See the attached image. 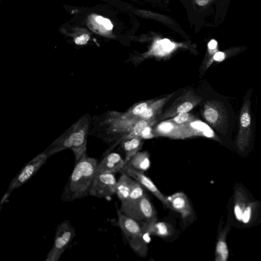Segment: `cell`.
Segmentation results:
<instances>
[{
    "label": "cell",
    "mask_w": 261,
    "mask_h": 261,
    "mask_svg": "<svg viewBox=\"0 0 261 261\" xmlns=\"http://www.w3.org/2000/svg\"><path fill=\"white\" fill-rule=\"evenodd\" d=\"M91 116L86 113L56 139L44 151L50 156L67 149L73 153L75 162L87 154V137L89 135Z\"/></svg>",
    "instance_id": "cell-1"
},
{
    "label": "cell",
    "mask_w": 261,
    "mask_h": 261,
    "mask_svg": "<svg viewBox=\"0 0 261 261\" xmlns=\"http://www.w3.org/2000/svg\"><path fill=\"white\" fill-rule=\"evenodd\" d=\"M97 161L87 154L75 162L73 171L61 194V199L71 202L89 195L96 174Z\"/></svg>",
    "instance_id": "cell-2"
},
{
    "label": "cell",
    "mask_w": 261,
    "mask_h": 261,
    "mask_svg": "<svg viewBox=\"0 0 261 261\" xmlns=\"http://www.w3.org/2000/svg\"><path fill=\"white\" fill-rule=\"evenodd\" d=\"M118 223L130 247L142 256L147 253L148 247L144 239L146 234L139 222L117 210Z\"/></svg>",
    "instance_id": "cell-3"
},
{
    "label": "cell",
    "mask_w": 261,
    "mask_h": 261,
    "mask_svg": "<svg viewBox=\"0 0 261 261\" xmlns=\"http://www.w3.org/2000/svg\"><path fill=\"white\" fill-rule=\"evenodd\" d=\"M49 158L42 151L27 163L10 182L8 189L2 198L1 205L4 203L14 190L19 188L30 179L45 163Z\"/></svg>",
    "instance_id": "cell-4"
},
{
    "label": "cell",
    "mask_w": 261,
    "mask_h": 261,
    "mask_svg": "<svg viewBox=\"0 0 261 261\" xmlns=\"http://www.w3.org/2000/svg\"><path fill=\"white\" fill-rule=\"evenodd\" d=\"M75 230L70 223L64 220L57 227L54 242L45 261H58L75 237Z\"/></svg>",
    "instance_id": "cell-5"
},
{
    "label": "cell",
    "mask_w": 261,
    "mask_h": 261,
    "mask_svg": "<svg viewBox=\"0 0 261 261\" xmlns=\"http://www.w3.org/2000/svg\"><path fill=\"white\" fill-rule=\"evenodd\" d=\"M202 115L213 128L221 133L226 132L228 117L223 103L216 100L207 101L204 105Z\"/></svg>",
    "instance_id": "cell-6"
},
{
    "label": "cell",
    "mask_w": 261,
    "mask_h": 261,
    "mask_svg": "<svg viewBox=\"0 0 261 261\" xmlns=\"http://www.w3.org/2000/svg\"><path fill=\"white\" fill-rule=\"evenodd\" d=\"M250 97V94H246L240 113L239 129L237 136L236 144L240 151L244 150L249 144L251 136Z\"/></svg>",
    "instance_id": "cell-7"
},
{
    "label": "cell",
    "mask_w": 261,
    "mask_h": 261,
    "mask_svg": "<svg viewBox=\"0 0 261 261\" xmlns=\"http://www.w3.org/2000/svg\"><path fill=\"white\" fill-rule=\"evenodd\" d=\"M202 98L196 95L192 90L184 92L160 116L159 119L163 120L172 118L181 113L189 112L200 103Z\"/></svg>",
    "instance_id": "cell-8"
},
{
    "label": "cell",
    "mask_w": 261,
    "mask_h": 261,
    "mask_svg": "<svg viewBox=\"0 0 261 261\" xmlns=\"http://www.w3.org/2000/svg\"><path fill=\"white\" fill-rule=\"evenodd\" d=\"M117 180L114 173H96L89 195L97 198H108L116 193Z\"/></svg>",
    "instance_id": "cell-9"
},
{
    "label": "cell",
    "mask_w": 261,
    "mask_h": 261,
    "mask_svg": "<svg viewBox=\"0 0 261 261\" xmlns=\"http://www.w3.org/2000/svg\"><path fill=\"white\" fill-rule=\"evenodd\" d=\"M122 213L143 224L157 220L155 210L147 195Z\"/></svg>",
    "instance_id": "cell-10"
},
{
    "label": "cell",
    "mask_w": 261,
    "mask_h": 261,
    "mask_svg": "<svg viewBox=\"0 0 261 261\" xmlns=\"http://www.w3.org/2000/svg\"><path fill=\"white\" fill-rule=\"evenodd\" d=\"M122 172L127 173L145 189L153 194L165 206L171 209L166 197L162 194L151 179L147 177L144 172L137 170L127 165H125Z\"/></svg>",
    "instance_id": "cell-11"
},
{
    "label": "cell",
    "mask_w": 261,
    "mask_h": 261,
    "mask_svg": "<svg viewBox=\"0 0 261 261\" xmlns=\"http://www.w3.org/2000/svg\"><path fill=\"white\" fill-rule=\"evenodd\" d=\"M126 163L121 156L117 152L106 154L97 164L96 173H114L122 172Z\"/></svg>",
    "instance_id": "cell-12"
},
{
    "label": "cell",
    "mask_w": 261,
    "mask_h": 261,
    "mask_svg": "<svg viewBox=\"0 0 261 261\" xmlns=\"http://www.w3.org/2000/svg\"><path fill=\"white\" fill-rule=\"evenodd\" d=\"M166 198L171 209L178 213L186 222L193 213L191 204L187 195L182 192H177Z\"/></svg>",
    "instance_id": "cell-13"
},
{
    "label": "cell",
    "mask_w": 261,
    "mask_h": 261,
    "mask_svg": "<svg viewBox=\"0 0 261 261\" xmlns=\"http://www.w3.org/2000/svg\"><path fill=\"white\" fill-rule=\"evenodd\" d=\"M142 228L145 233L161 238L169 237L174 232L173 228L170 224L166 222L158 221L157 220L143 223Z\"/></svg>",
    "instance_id": "cell-14"
},
{
    "label": "cell",
    "mask_w": 261,
    "mask_h": 261,
    "mask_svg": "<svg viewBox=\"0 0 261 261\" xmlns=\"http://www.w3.org/2000/svg\"><path fill=\"white\" fill-rule=\"evenodd\" d=\"M135 181L127 173L122 172L117 180L116 189V194L121 202L125 201L128 197Z\"/></svg>",
    "instance_id": "cell-15"
},
{
    "label": "cell",
    "mask_w": 261,
    "mask_h": 261,
    "mask_svg": "<svg viewBox=\"0 0 261 261\" xmlns=\"http://www.w3.org/2000/svg\"><path fill=\"white\" fill-rule=\"evenodd\" d=\"M146 195L144 188L135 180L128 197L125 201L121 202L120 211L122 212L128 209Z\"/></svg>",
    "instance_id": "cell-16"
},
{
    "label": "cell",
    "mask_w": 261,
    "mask_h": 261,
    "mask_svg": "<svg viewBox=\"0 0 261 261\" xmlns=\"http://www.w3.org/2000/svg\"><path fill=\"white\" fill-rule=\"evenodd\" d=\"M173 94L164 97L162 98L153 101L146 110L136 119V122L140 120H151L155 119V116H157L161 112L164 105L172 97Z\"/></svg>",
    "instance_id": "cell-17"
},
{
    "label": "cell",
    "mask_w": 261,
    "mask_h": 261,
    "mask_svg": "<svg viewBox=\"0 0 261 261\" xmlns=\"http://www.w3.org/2000/svg\"><path fill=\"white\" fill-rule=\"evenodd\" d=\"M126 165L137 170L144 172L147 171L150 166L149 155L146 151L138 152Z\"/></svg>",
    "instance_id": "cell-18"
},
{
    "label": "cell",
    "mask_w": 261,
    "mask_h": 261,
    "mask_svg": "<svg viewBox=\"0 0 261 261\" xmlns=\"http://www.w3.org/2000/svg\"><path fill=\"white\" fill-rule=\"evenodd\" d=\"M153 101L149 100L141 102L134 106L128 112L121 115L119 114V116L124 120H132L133 122H136L138 117L146 110Z\"/></svg>",
    "instance_id": "cell-19"
},
{
    "label": "cell",
    "mask_w": 261,
    "mask_h": 261,
    "mask_svg": "<svg viewBox=\"0 0 261 261\" xmlns=\"http://www.w3.org/2000/svg\"><path fill=\"white\" fill-rule=\"evenodd\" d=\"M141 146L140 137H136L125 141L123 143V148L125 152L124 159L126 164L138 152Z\"/></svg>",
    "instance_id": "cell-20"
},
{
    "label": "cell",
    "mask_w": 261,
    "mask_h": 261,
    "mask_svg": "<svg viewBox=\"0 0 261 261\" xmlns=\"http://www.w3.org/2000/svg\"><path fill=\"white\" fill-rule=\"evenodd\" d=\"M228 256V251L226 243L219 240L216 246V260L226 261Z\"/></svg>",
    "instance_id": "cell-21"
},
{
    "label": "cell",
    "mask_w": 261,
    "mask_h": 261,
    "mask_svg": "<svg viewBox=\"0 0 261 261\" xmlns=\"http://www.w3.org/2000/svg\"><path fill=\"white\" fill-rule=\"evenodd\" d=\"M195 120V117L189 113H181L177 114L175 116L171 118L170 121L177 125H185L188 123L193 121Z\"/></svg>",
    "instance_id": "cell-22"
},
{
    "label": "cell",
    "mask_w": 261,
    "mask_h": 261,
    "mask_svg": "<svg viewBox=\"0 0 261 261\" xmlns=\"http://www.w3.org/2000/svg\"><path fill=\"white\" fill-rule=\"evenodd\" d=\"M95 19L98 23L102 25L106 29L108 30L112 29L113 24L109 19L103 18L101 16H97Z\"/></svg>",
    "instance_id": "cell-23"
},
{
    "label": "cell",
    "mask_w": 261,
    "mask_h": 261,
    "mask_svg": "<svg viewBox=\"0 0 261 261\" xmlns=\"http://www.w3.org/2000/svg\"><path fill=\"white\" fill-rule=\"evenodd\" d=\"M90 39V37L87 34H83L74 39V42L77 45H84L87 43Z\"/></svg>",
    "instance_id": "cell-24"
},
{
    "label": "cell",
    "mask_w": 261,
    "mask_h": 261,
    "mask_svg": "<svg viewBox=\"0 0 261 261\" xmlns=\"http://www.w3.org/2000/svg\"><path fill=\"white\" fill-rule=\"evenodd\" d=\"M228 55V53L225 52L217 51L213 56V60L217 62H221L225 60Z\"/></svg>",
    "instance_id": "cell-25"
},
{
    "label": "cell",
    "mask_w": 261,
    "mask_h": 261,
    "mask_svg": "<svg viewBox=\"0 0 261 261\" xmlns=\"http://www.w3.org/2000/svg\"><path fill=\"white\" fill-rule=\"evenodd\" d=\"M251 214V209L250 206H248L243 212L242 220L244 223H247L249 222Z\"/></svg>",
    "instance_id": "cell-26"
},
{
    "label": "cell",
    "mask_w": 261,
    "mask_h": 261,
    "mask_svg": "<svg viewBox=\"0 0 261 261\" xmlns=\"http://www.w3.org/2000/svg\"><path fill=\"white\" fill-rule=\"evenodd\" d=\"M234 212L236 218L239 221H242L243 212L239 205H235Z\"/></svg>",
    "instance_id": "cell-27"
},
{
    "label": "cell",
    "mask_w": 261,
    "mask_h": 261,
    "mask_svg": "<svg viewBox=\"0 0 261 261\" xmlns=\"http://www.w3.org/2000/svg\"><path fill=\"white\" fill-rule=\"evenodd\" d=\"M209 50L216 51L217 48V42L215 40H211L208 43Z\"/></svg>",
    "instance_id": "cell-28"
},
{
    "label": "cell",
    "mask_w": 261,
    "mask_h": 261,
    "mask_svg": "<svg viewBox=\"0 0 261 261\" xmlns=\"http://www.w3.org/2000/svg\"><path fill=\"white\" fill-rule=\"evenodd\" d=\"M197 4L199 6H204L206 5L210 0H196Z\"/></svg>",
    "instance_id": "cell-29"
}]
</instances>
